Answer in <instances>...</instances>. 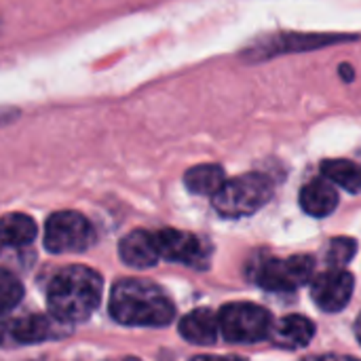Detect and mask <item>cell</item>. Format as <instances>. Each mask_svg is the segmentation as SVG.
<instances>
[{"label":"cell","instance_id":"7c38bea8","mask_svg":"<svg viewBox=\"0 0 361 361\" xmlns=\"http://www.w3.org/2000/svg\"><path fill=\"white\" fill-rule=\"evenodd\" d=\"M300 207L313 218H326L338 207V192L326 178L311 180L300 190Z\"/></svg>","mask_w":361,"mask_h":361},{"label":"cell","instance_id":"5b68a950","mask_svg":"<svg viewBox=\"0 0 361 361\" xmlns=\"http://www.w3.org/2000/svg\"><path fill=\"white\" fill-rule=\"evenodd\" d=\"M91 222L78 212H55L44 226V247L51 254H78L93 245Z\"/></svg>","mask_w":361,"mask_h":361},{"label":"cell","instance_id":"8992f818","mask_svg":"<svg viewBox=\"0 0 361 361\" xmlns=\"http://www.w3.org/2000/svg\"><path fill=\"white\" fill-rule=\"evenodd\" d=\"M315 260L311 256L290 258H260L254 269V279L260 288L273 292H292L311 281Z\"/></svg>","mask_w":361,"mask_h":361},{"label":"cell","instance_id":"5bb4252c","mask_svg":"<svg viewBox=\"0 0 361 361\" xmlns=\"http://www.w3.org/2000/svg\"><path fill=\"white\" fill-rule=\"evenodd\" d=\"M36 237V222L25 214H8L0 218V243L8 247H23Z\"/></svg>","mask_w":361,"mask_h":361},{"label":"cell","instance_id":"9a60e30c","mask_svg":"<svg viewBox=\"0 0 361 361\" xmlns=\"http://www.w3.org/2000/svg\"><path fill=\"white\" fill-rule=\"evenodd\" d=\"M226 182L224 169L220 165H197L190 167L184 176V184L192 195H209L214 197L222 184Z\"/></svg>","mask_w":361,"mask_h":361},{"label":"cell","instance_id":"44dd1931","mask_svg":"<svg viewBox=\"0 0 361 361\" xmlns=\"http://www.w3.org/2000/svg\"><path fill=\"white\" fill-rule=\"evenodd\" d=\"M17 116H19V110L17 108H8V106L0 108V125H6V123L15 121Z\"/></svg>","mask_w":361,"mask_h":361},{"label":"cell","instance_id":"3957f363","mask_svg":"<svg viewBox=\"0 0 361 361\" xmlns=\"http://www.w3.org/2000/svg\"><path fill=\"white\" fill-rule=\"evenodd\" d=\"M273 197V182L264 173H245L226 180L212 197L214 207L224 218H243L256 214Z\"/></svg>","mask_w":361,"mask_h":361},{"label":"cell","instance_id":"6da1fadb","mask_svg":"<svg viewBox=\"0 0 361 361\" xmlns=\"http://www.w3.org/2000/svg\"><path fill=\"white\" fill-rule=\"evenodd\" d=\"M110 315L123 326L163 328L173 322L176 309L157 283L146 279H121L110 294Z\"/></svg>","mask_w":361,"mask_h":361},{"label":"cell","instance_id":"4fadbf2b","mask_svg":"<svg viewBox=\"0 0 361 361\" xmlns=\"http://www.w3.org/2000/svg\"><path fill=\"white\" fill-rule=\"evenodd\" d=\"M220 332L218 326V315L212 309H195L180 322V334L184 341L199 345V347H209L216 343Z\"/></svg>","mask_w":361,"mask_h":361},{"label":"cell","instance_id":"d6986e66","mask_svg":"<svg viewBox=\"0 0 361 361\" xmlns=\"http://www.w3.org/2000/svg\"><path fill=\"white\" fill-rule=\"evenodd\" d=\"M357 254V243L349 237H336L330 241L326 252V262L330 269H345Z\"/></svg>","mask_w":361,"mask_h":361},{"label":"cell","instance_id":"e0dca14e","mask_svg":"<svg viewBox=\"0 0 361 361\" xmlns=\"http://www.w3.org/2000/svg\"><path fill=\"white\" fill-rule=\"evenodd\" d=\"M51 319L44 315H27L11 326V334L17 343H40L51 336Z\"/></svg>","mask_w":361,"mask_h":361},{"label":"cell","instance_id":"8fae6325","mask_svg":"<svg viewBox=\"0 0 361 361\" xmlns=\"http://www.w3.org/2000/svg\"><path fill=\"white\" fill-rule=\"evenodd\" d=\"M315 326L302 315H288L271 326L269 338L281 349H302L311 343Z\"/></svg>","mask_w":361,"mask_h":361},{"label":"cell","instance_id":"2e32d148","mask_svg":"<svg viewBox=\"0 0 361 361\" xmlns=\"http://www.w3.org/2000/svg\"><path fill=\"white\" fill-rule=\"evenodd\" d=\"M322 173L332 184L345 188L351 195L361 192V165L347 159H330L322 163Z\"/></svg>","mask_w":361,"mask_h":361},{"label":"cell","instance_id":"30bf717a","mask_svg":"<svg viewBox=\"0 0 361 361\" xmlns=\"http://www.w3.org/2000/svg\"><path fill=\"white\" fill-rule=\"evenodd\" d=\"M118 256L127 267L150 269L161 258L157 237L148 231H133L127 237H123V241L118 245Z\"/></svg>","mask_w":361,"mask_h":361},{"label":"cell","instance_id":"cb8c5ba5","mask_svg":"<svg viewBox=\"0 0 361 361\" xmlns=\"http://www.w3.org/2000/svg\"><path fill=\"white\" fill-rule=\"evenodd\" d=\"M355 336H357V341L361 343V315L357 317V322H355Z\"/></svg>","mask_w":361,"mask_h":361},{"label":"cell","instance_id":"ba28073f","mask_svg":"<svg viewBox=\"0 0 361 361\" xmlns=\"http://www.w3.org/2000/svg\"><path fill=\"white\" fill-rule=\"evenodd\" d=\"M353 288L355 281L351 273H347L345 269H330L313 279L311 296L322 311L338 313L349 305L353 296Z\"/></svg>","mask_w":361,"mask_h":361},{"label":"cell","instance_id":"ffe728a7","mask_svg":"<svg viewBox=\"0 0 361 361\" xmlns=\"http://www.w3.org/2000/svg\"><path fill=\"white\" fill-rule=\"evenodd\" d=\"M192 361H247L237 355H197L192 357Z\"/></svg>","mask_w":361,"mask_h":361},{"label":"cell","instance_id":"277c9868","mask_svg":"<svg viewBox=\"0 0 361 361\" xmlns=\"http://www.w3.org/2000/svg\"><path fill=\"white\" fill-rule=\"evenodd\" d=\"M218 326L228 343H258L271 334V315L254 302H231L218 313Z\"/></svg>","mask_w":361,"mask_h":361},{"label":"cell","instance_id":"7a4b0ae2","mask_svg":"<svg viewBox=\"0 0 361 361\" xmlns=\"http://www.w3.org/2000/svg\"><path fill=\"white\" fill-rule=\"evenodd\" d=\"M102 290L99 273L89 267H68L53 277L47 290V307L57 322L78 324L99 307Z\"/></svg>","mask_w":361,"mask_h":361},{"label":"cell","instance_id":"52a82bcc","mask_svg":"<svg viewBox=\"0 0 361 361\" xmlns=\"http://www.w3.org/2000/svg\"><path fill=\"white\" fill-rule=\"evenodd\" d=\"M347 40H357V36H343V34H286V36H273L258 40L254 47H250L245 53L254 55V59H267L281 53H300L319 49L326 44H338Z\"/></svg>","mask_w":361,"mask_h":361},{"label":"cell","instance_id":"ac0fdd59","mask_svg":"<svg viewBox=\"0 0 361 361\" xmlns=\"http://www.w3.org/2000/svg\"><path fill=\"white\" fill-rule=\"evenodd\" d=\"M21 296H23L21 281L13 273L0 269V315L13 311L21 302Z\"/></svg>","mask_w":361,"mask_h":361},{"label":"cell","instance_id":"9c48e42d","mask_svg":"<svg viewBox=\"0 0 361 361\" xmlns=\"http://www.w3.org/2000/svg\"><path fill=\"white\" fill-rule=\"evenodd\" d=\"M154 237H157L159 254L165 260L197 267L199 262H203L207 258L205 243L192 233L176 231V228H163V231L154 233Z\"/></svg>","mask_w":361,"mask_h":361},{"label":"cell","instance_id":"7402d4cb","mask_svg":"<svg viewBox=\"0 0 361 361\" xmlns=\"http://www.w3.org/2000/svg\"><path fill=\"white\" fill-rule=\"evenodd\" d=\"M338 72H341V76H343V78H345L347 82H351V80H353V76H355L349 63H341V68H338Z\"/></svg>","mask_w":361,"mask_h":361},{"label":"cell","instance_id":"603a6c76","mask_svg":"<svg viewBox=\"0 0 361 361\" xmlns=\"http://www.w3.org/2000/svg\"><path fill=\"white\" fill-rule=\"evenodd\" d=\"M319 361H361L357 357H351V355H326Z\"/></svg>","mask_w":361,"mask_h":361}]
</instances>
